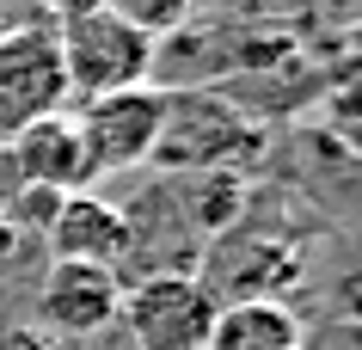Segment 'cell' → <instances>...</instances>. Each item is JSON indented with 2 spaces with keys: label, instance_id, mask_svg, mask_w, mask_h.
I'll list each match as a JSON object with an SVG mask.
<instances>
[{
  "label": "cell",
  "instance_id": "1",
  "mask_svg": "<svg viewBox=\"0 0 362 350\" xmlns=\"http://www.w3.org/2000/svg\"><path fill=\"white\" fill-rule=\"evenodd\" d=\"M56 43H62V68H68V93L80 105L105 93H129V86H153L148 74H153V56H160V37H148L141 25L111 13L105 0L62 19Z\"/></svg>",
  "mask_w": 362,
  "mask_h": 350
},
{
  "label": "cell",
  "instance_id": "2",
  "mask_svg": "<svg viewBox=\"0 0 362 350\" xmlns=\"http://www.w3.org/2000/svg\"><path fill=\"white\" fill-rule=\"evenodd\" d=\"M264 148V129L240 117L215 93H166V129L153 148V166L172 178L191 173H246Z\"/></svg>",
  "mask_w": 362,
  "mask_h": 350
},
{
  "label": "cell",
  "instance_id": "3",
  "mask_svg": "<svg viewBox=\"0 0 362 350\" xmlns=\"http://www.w3.org/2000/svg\"><path fill=\"white\" fill-rule=\"evenodd\" d=\"M215 313L221 301L203 289L197 271H148L123 289L117 320L135 338V350H209Z\"/></svg>",
  "mask_w": 362,
  "mask_h": 350
},
{
  "label": "cell",
  "instance_id": "4",
  "mask_svg": "<svg viewBox=\"0 0 362 350\" xmlns=\"http://www.w3.org/2000/svg\"><path fill=\"white\" fill-rule=\"evenodd\" d=\"M68 68H62L56 25H6L0 31V141L25 123L68 111Z\"/></svg>",
  "mask_w": 362,
  "mask_h": 350
},
{
  "label": "cell",
  "instance_id": "5",
  "mask_svg": "<svg viewBox=\"0 0 362 350\" xmlns=\"http://www.w3.org/2000/svg\"><path fill=\"white\" fill-rule=\"evenodd\" d=\"M74 123H80V141H86V160H93V178L135 173V166H153V148H160V129H166V93L129 86V93L86 98L74 111Z\"/></svg>",
  "mask_w": 362,
  "mask_h": 350
},
{
  "label": "cell",
  "instance_id": "6",
  "mask_svg": "<svg viewBox=\"0 0 362 350\" xmlns=\"http://www.w3.org/2000/svg\"><path fill=\"white\" fill-rule=\"evenodd\" d=\"M209 271L203 289L221 301V308H240V301H283L288 283H301V252L276 240V233H221L209 246Z\"/></svg>",
  "mask_w": 362,
  "mask_h": 350
},
{
  "label": "cell",
  "instance_id": "7",
  "mask_svg": "<svg viewBox=\"0 0 362 350\" xmlns=\"http://www.w3.org/2000/svg\"><path fill=\"white\" fill-rule=\"evenodd\" d=\"M117 308H123V276L117 271L49 258V271L37 283V326L49 338H98L105 326H117Z\"/></svg>",
  "mask_w": 362,
  "mask_h": 350
},
{
  "label": "cell",
  "instance_id": "8",
  "mask_svg": "<svg viewBox=\"0 0 362 350\" xmlns=\"http://www.w3.org/2000/svg\"><path fill=\"white\" fill-rule=\"evenodd\" d=\"M0 148H6V166H13L19 185H37V191H56V197L93 191V160H86L74 111L37 117V123H25L19 136H6Z\"/></svg>",
  "mask_w": 362,
  "mask_h": 350
},
{
  "label": "cell",
  "instance_id": "9",
  "mask_svg": "<svg viewBox=\"0 0 362 350\" xmlns=\"http://www.w3.org/2000/svg\"><path fill=\"white\" fill-rule=\"evenodd\" d=\"M49 252L68 258V264H98V271H117L129 264L135 252V221L123 203H105L98 191H74L62 197L56 221H49Z\"/></svg>",
  "mask_w": 362,
  "mask_h": 350
},
{
  "label": "cell",
  "instance_id": "10",
  "mask_svg": "<svg viewBox=\"0 0 362 350\" xmlns=\"http://www.w3.org/2000/svg\"><path fill=\"white\" fill-rule=\"evenodd\" d=\"M209 350H301V320L288 301H240L215 313Z\"/></svg>",
  "mask_w": 362,
  "mask_h": 350
},
{
  "label": "cell",
  "instance_id": "11",
  "mask_svg": "<svg viewBox=\"0 0 362 350\" xmlns=\"http://www.w3.org/2000/svg\"><path fill=\"white\" fill-rule=\"evenodd\" d=\"M172 197L197 233H233L246 221V173H191L172 178Z\"/></svg>",
  "mask_w": 362,
  "mask_h": 350
},
{
  "label": "cell",
  "instance_id": "12",
  "mask_svg": "<svg viewBox=\"0 0 362 350\" xmlns=\"http://www.w3.org/2000/svg\"><path fill=\"white\" fill-rule=\"evenodd\" d=\"M111 13H123L129 25H141L148 37H160V31H172V25H185V13H191V0H105Z\"/></svg>",
  "mask_w": 362,
  "mask_h": 350
},
{
  "label": "cell",
  "instance_id": "13",
  "mask_svg": "<svg viewBox=\"0 0 362 350\" xmlns=\"http://www.w3.org/2000/svg\"><path fill=\"white\" fill-rule=\"evenodd\" d=\"M0 350H68V344L49 338L37 320H13V326H0Z\"/></svg>",
  "mask_w": 362,
  "mask_h": 350
},
{
  "label": "cell",
  "instance_id": "14",
  "mask_svg": "<svg viewBox=\"0 0 362 350\" xmlns=\"http://www.w3.org/2000/svg\"><path fill=\"white\" fill-rule=\"evenodd\" d=\"M19 252H25V233L13 228L6 215H0V276H6V271H13V264H19Z\"/></svg>",
  "mask_w": 362,
  "mask_h": 350
},
{
  "label": "cell",
  "instance_id": "15",
  "mask_svg": "<svg viewBox=\"0 0 362 350\" xmlns=\"http://www.w3.org/2000/svg\"><path fill=\"white\" fill-rule=\"evenodd\" d=\"M0 31H6V19H0Z\"/></svg>",
  "mask_w": 362,
  "mask_h": 350
}]
</instances>
